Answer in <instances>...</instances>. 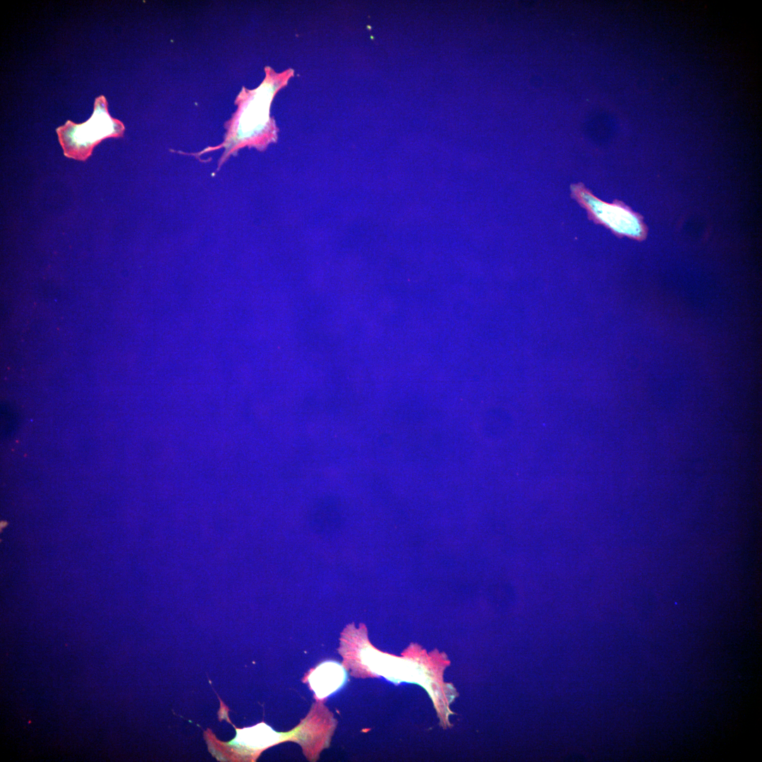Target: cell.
<instances>
[{"label": "cell", "instance_id": "1", "mask_svg": "<svg viewBox=\"0 0 762 762\" xmlns=\"http://www.w3.org/2000/svg\"><path fill=\"white\" fill-rule=\"evenodd\" d=\"M267 76L258 88L242 94L241 109L229 126L224 142L219 146L225 148L219 167L239 147L254 145L263 147L276 137L275 126L270 117V107L275 93L284 86L294 74L291 69L275 73L268 68Z\"/></svg>", "mask_w": 762, "mask_h": 762}, {"label": "cell", "instance_id": "2", "mask_svg": "<svg viewBox=\"0 0 762 762\" xmlns=\"http://www.w3.org/2000/svg\"><path fill=\"white\" fill-rule=\"evenodd\" d=\"M107 104L105 98L101 96L96 99L94 114L85 123L76 124L68 121L56 129L66 157L85 161L101 140L123 135V123L108 114L107 107L104 109Z\"/></svg>", "mask_w": 762, "mask_h": 762}, {"label": "cell", "instance_id": "3", "mask_svg": "<svg viewBox=\"0 0 762 762\" xmlns=\"http://www.w3.org/2000/svg\"><path fill=\"white\" fill-rule=\"evenodd\" d=\"M571 196L587 212L588 218L600 224L618 236L636 240L646 237L647 229L642 217L624 202L608 203L598 198L582 183L570 186Z\"/></svg>", "mask_w": 762, "mask_h": 762}, {"label": "cell", "instance_id": "4", "mask_svg": "<svg viewBox=\"0 0 762 762\" xmlns=\"http://www.w3.org/2000/svg\"><path fill=\"white\" fill-rule=\"evenodd\" d=\"M346 679L344 668L334 661L322 663L308 677L311 688L320 698L328 696L339 689Z\"/></svg>", "mask_w": 762, "mask_h": 762}, {"label": "cell", "instance_id": "5", "mask_svg": "<svg viewBox=\"0 0 762 762\" xmlns=\"http://www.w3.org/2000/svg\"><path fill=\"white\" fill-rule=\"evenodd\" d=\"M280 740V734L265 723L237 730L234 743L248 749L258 750L272 745Z\"/></svg>", "mask_w": 762, "mask_h": 762}]
</instances>
